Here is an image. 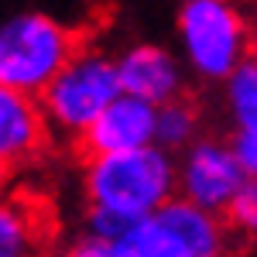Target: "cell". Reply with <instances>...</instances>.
<instances>
[{
  "mask_svg": "<svg viewBox=\"0 0 257 257\" xmlns=\"http://www.w3.org/2000/svg\"><path fill=\"white\" fill-rule=\"evenodd\" d=\"M82 196L86 206L141 219L178 196V161L161 144L113 155H89L82 168Z\"/></svg>",
  "mask_w": 257,
  "mask_h": 257,
  "instance_id": "obj_1",
  "label": "cell"
},
{
  "mask_svg": "<svg viewBox=\"0 0 257 257\" xmlns=\"http://www.w3.org/2000/svg\"><path fill=\"white\" fill-rule=\"evenodd\" d=\"M79 41L69 24L45 11H18L0 21V82L41 96Z\"/></svg>",
  "mask_w": 257,
  "mask_h": 257,
  "instance_id": "obj_2",
  "label": "cell"
},
{
  "mask_svg": "<svg viewBox=\"0 0 257 257\" xmlns=\"http://www.w3.org/2000/svg\"><path fill=\"white\" fill-rule=\"evenodd\" d=\"M175 31L185 69L206 82H226L247 59V24L233 0H182Z\"/></svg>",
  "mask_w": 257,
  "mask_h": 257,
  "instance_id": "obj_3",
  "label": "cell"
},
{
  "mask_svg": "<svg viewBox=\"0 0 257 257\" xmlns=\"http://www.w3.org/2000/svg\"><path fill=\"white\" fill-rule=\"evenodd\" d=\"M117 59L99 48H76V55L62 65V72L41 93L45 117L62 138L82 141L93 120L120 96Z\"/></svg>",
  "mask_w": 257,
  "mask_h": 257,
  "instance_id": "obj_4",
  "label": "cell"
},
{
  "mask_svg": "<svg viewBox=\"0 0 257 257\" xmlns=\"http://www.w3.org/2000/svg\"><path fill=\"white\" fill-rule=\"evenodd\" d=\"M117 247L123 257H223L226 223L219 213L175 196L141 216Z\"/></svg>",
  "mask_w": 257,
  "mask_h": 257,
  "instance_id": "obj_5",
  "label": "cell"
},
{
  "mask_svg": "<svg viewBox=\"0 0 257 257\" xmlns=\"http://www.w3.org/2000/svg\"><path fill=\"white\" fill-rule=\"evenodd\" d=\"M175 161H178V196L209 209V213L226 216L240 185L247 182V168L240 161L237 148L223 138H199L185 151H178Z\"/></svg>",
  "mask_w": 257,
  "mask_h": 257,
  "instance_id": "obj_6",
  "label": "cell"
},
{
  "mask_svg": "<svg viewBox=\"0 0 257 257\" xmlns=\"http://www.w3.org/2000/svg\"><path fill=\"white\" fill-rule=\"evenodd\" d=\"M117 76H120V89L123 93L161 106L168 99L182 96L185 62L178 59L175 52H168L165 45L138 41V45H127L117 55Z\"/></svg>",
  "mask_w": 257,
  "mask_h": 257,
  "instance_id": "obj_7",
  "label": "cell"
},
{
  "mask_svg": "<svg viewBox=\"0 0 257 257\" xmlns=\"http://www.w3.org/2000/svg\"><path fill=\"white\" fill-rule=\"evenodd\" d=\"M86 155H113L158 144V106L141 96L120 93L79 141Z\"/></svg>",
  "mask_w": 257,
  "mask_h": 257,
  "instance_id": "obj_8",
  "label": "cell"
},
{
  "mask_svg": "<svg viewBox=\"0 0 257 257\" xmlns=\"http://www.w3.org/2000/svg\"><path fill=\"white\" fill-rule=\"evenodd\" d=\"M52 123L45 117L41 96L21 93L0 82V168H21L35 161L48 141Z\"/></svg>",
  "mask_w": 257,
  "mask_h": 257,
  "instance_id": "obj_9",
  "label": "cell"
},
{
  "mask_svg": "<svg viewBox=\"0 0 257 257\" xmlns=\"http://www.w3.org/2000/svg\"><path fill=\"white\" fill-rule=\"evenodd\" d=\"M223 89L230 113V144L237 148L247 175H257V55L240 62Z\"/></svg>",
  "mask_w": 257,
  "mask_h": 257,
  "instance_id": "obj_10",
  "label": "cell"
},
{
  "mask_svg": "<svg viewBox=\"0 0 257 257\" xmlns=\"http://www.w3.org/2000/svg\"><path fill=\"white\" fill-rule=\"evenodd\" d=\"M41 223L31 206L0 199V257H41Z\"/></svg>",
  "mask_w": 257,
  "mask_h": 257,
  "instance_id": "obj_11",
  "label": "cell"
},
{
  "mask_svg": "<svg viewBox=\"0 0 257 257\" xmlns=\"http://www.w3.org/2000/svg\"><path fill=\"white\" fill-rule=\"evenodd\" d=\"M192 141H199V110L189 99H168L158 106V144L172 155L185 151Z\"/></svg>",
  "mask_w": 257,
  "mask_h": 257,
  "instance_id": "obj_12",
  "label": "cell"
},
{
  "mask_svg": "<svg viewBox=\"0 0 257 257\" xmlns=\"http://www.w3.org/2000/svg\"><path fill=\"white\" fill-rule=\"evenodd\" d=\"M138 219H127L113 213V209H99V206H86V216H82V233L96 240H106V243H120V240L131 233Z\"/></svg>",
  "mask_w": 257,
  "mask_h": 257,
  "instance_id": "obj_13",
  "label": "cell"
},
{
  "mask_svg": "<svg viewBox=\"0 0 257 257\" xmlns=\"http://www.w3.org/2000/svg\"><path fill=\"white\" fill-rule=\"evenodd\" d=\"M226 223H230L237 233L257 240V175H247V182L240 185L237 199H233L230 209H226Z\"/></svg>",
  "mask_w": 257,
  "mask_h": 257,
  "instance_id": "obj_14",
  "label": "cell"
},
{
  "mask_svg": "<svg viewBox=\"0 0 257 257\" xmlns=\"http://www.w3.org/2000/svg\"><path fill=\"white\" fill-rule=\"evenodd\" d=\"M59 257H123V254H120L117 243H106V240H96V237H89V233H82Z\"/></svg>",
  "mask_w": 257,
  "mask_h": 257,
  "instance_id": "obj_15",
  "label": "cell"
},
{
  "mask_svg": "<svg viewBox=\"0 0 257 257\" xmlns=\"http://www.w3.org/2000/svg\"><path fill=\"white\" fill-rule=\"evenodd\" d=\"M7 189H11V182H7V168H0V199H7Z\"/></svg>",
  "mask_w": 257,
  "mask_h": 257,
  "instance_id": "obj_16",
  "label": "cell"
}]
</instances>
